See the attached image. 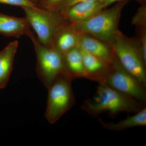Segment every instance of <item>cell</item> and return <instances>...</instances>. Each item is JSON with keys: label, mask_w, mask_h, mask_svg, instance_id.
Masks as SVG:
<instances>
[{"label": "cell", "mask_w": 146, "mask_h": 146, "mask_svg": "<svg viewBox=\"0 0 146 146\" xmlns=\"http://www.w3.org/2000/svg\"><path fill=\"white\" fill-rule=\"evenodd\" d=\"M146 104L104 84L99 83L94 96L84 101L81 109L94 117L106 112L115 117L121 112L138 113L146 107Z\"/></svg>", "instance_id": "1"}, {"label": "cell", "mask_w": 146, "mask_h": 146, "mask_svg": "<svg viewBox=\"0 0 146 146\" xmlns=\"http://www.w3.org/2000/svg\"><path fill=\"white\" fill-rule=\"evenodd\" d=\"M127 3L117 2L110 8H104L90 19L74 26L79 33L90 35L110 45L119 31L122 10Z\"/></svg>", "instance_id": "2"}, {"label": "cell", "mask_w": 146, "mask_h": 146, "mask_svg": "<svg viewBox=\"0 0 146 146\" xmlns=\"http://www.w3.org/2000/svg\"><path fill=\"white\" fill-rule=\"evenodd\" d=\"M73 80L62 71L48 89V100L45 117L48 122L58 121L75 104L72 86Z\"/></svg>", "instance_id": "3"}, {"label": "cell", "mask_w": 146, "mask_h": 146, "mask_svg": "<svg viewBox=\"0 0 146 146\" xmlns=\"http://www.w3.org/2000/svg\"><path fill=\"white\" fill-rule=\"evenodd\" d=\"M34 45L36 53V71L39 79L47 89L63 71V54L42 44L30 31L27 35Z\"/></svg>", "instance_id": "4"}, {"label": "cell", "mask_w": 146, "mask_h": 146, "mask_svg": "<svg viewBox=\"0 0 146 146\" xmlns=\"http://www.w3.org/2000/svg\"><path fill=\"white\" fill-rule=\"evenodd\" d=\"M100 83L146 103V87L123 68L116 56Z\"/></svg>", "instance_id": "5"}, {"label": "cell", "mask_w": 146, "mask_h": 146, "mask_svg": "<svg viewBox=\"0 0 146 146\" xmlns=\"http://www.w3.org/2000/svg\"><path fill=\"white\" fill-rule=\"evenodd\" d=\"M110 45L123 68L146 87V65L130 38L119 31Z\"/></svg>", "instance_id": "6"}, {"label": "cell", "mask_w": 146, "mask_h": 146, "mask_svg": "<svg viewBox=\"0 0 146 146\" xmlns=\"http://www.w3.org/2000/svg\"><path fill=\"white\" fill-rule=\"evenodd\" d=\"M25 18L37 35L38 41L49 47L53 35L57 27L67 21L62 15L54 11L43 9L38 7H22Z\"/></svg>", "instance_id": "7"}, {"label": "cell", "mask_w": 146, "mask_h": 146, "mask_svg": "<svg viewBox=\"0 0 146 146\" xmlns=\"http://www.w3.org/2000/svg\"><path fill=\"white\" fill-rule=\"evenodd\" d=\"M80 34L74 25L66 21L54 32L49 47L63 54L69 50L78 47Z\"/></svg>", "instance_id": "8"}, {"label": "cell", "mask_w": 146, "mask_h": 146, "mask_svg": "<svg viewBox=\"0 0 146 146\" xmlns=\"http://www.w3.org/2000/svg\"><path fill=\"white\" fill-rule=\"evenodd\" d=\"M78 47L107 63H112L115 57L111 45L89 34L80 33Z\"/></svg>", "instance_id": "9"}, {"label": "cell", "mask_w": 146, "mask_h": 146, "mask_svg": "<svg viewBox=\"0 0 146 146\" xmlns=\"http://www.w3.org/2000/svg\"><path fill=\"white\" fill-rule=\"evenodd\" d=\"M104 8V3L99 1L78 3L69 7L62 15L67 21L76 25L87 21Z\"/></svg>", "instance_id": "10"}, {"label": "cell", "mask_w": 146, "mask_h": 146, "mask_svg": "<svg viewBox=\"0 0 146 146\" xmlns=\"http://www.w3.org/2000/svg\"><path fill=\"white\" fill-rule=\"evenodd\" d=\"M80 50L83 57L85 78L99 83H101L107 74L111 63H107L93 55Z\"/></svg>", "instance_id": "11"}, {"label": "cell", "mask_w": 146, "mask_h": 146, "mask_svg": "<svg viewBox=\"0 0 146 146\" xmlns=\"http://www.w3.org/2000/svg\"><path fill=\"white\" fill-rule=\"evenodd\" d=\"M31 27L26 18L0 13V34L7 37H20L27 35Z\"/></svg>", "instance_id": "12"}, {"label": "cell", "mask_w": 146, "mask_h": 146, "mask_svg": "<svg viewBox=\"0 0 146 146\" xmlns=\"http://www.w3.org/2000/svg\"><path fill=\"white\" fill-rule=\"evenodd\" d=\"M63 71L72 79L85 78L83 57L78 47L69 50L63 54Z\"/></svg>", "instance_id": "13"}, {"label": "cell", "mask_w": 146, "mask_h": 146, "mask_svg": "<svg viewBox=\"0 0 146 146\" xmlns=\"http://www.w3.org/2000/svg\"><path fill=\"white\" fill-rule=\"evenodd\" d=\"M18 45V41L15 40L0 52V89L7 86Z\"/></svg>", "instance_id": "14"}, {"label": "cell", "mask_w": 146, "mask_h": 146, "mask_svg": "<svg viewBox=\"0 0 146 146\" xmlns=\"http://www.w3.org/2000/svg\"><path fill=\"white\" fill-rule=\"evenodd\" d=\"M135 114L116 123H106L99 117L98 120L104 129L112 131H122L135 127L146 126V107Z\"/></svg>", "instance_id": "15"}, {"label": "cell", "mask_w": 146, "mask_h": 146, "mask_svg": "<svg viewBox=\"0 0 146 146\" xmlns=\"http://www.w3.org/2000/svg\"><path fill=\"white\" fill-rule=\"evenodd\" d=\"M130 39L146 65V28L136 29V36Z\"/></svg>", "instance_id": "16"}, {"label": "cell", "mask_w": 146, "mask_h": 146, "mask_svg": "<svg viewBox=\"0 0 146 146\" xmlns=\"http://www.w3.org/2000/svg\"><path fill=\"white\" fill-rule=\"evenodd\" d=\"M141 6L138 7L137 12L131 20V25L136 29L146 28V1L140 3Z\"/></svg>", "instance_id": "17"}, {"label": "cell", "mask_w": 146, "mask_h": 146, "mask_svg": "<svg viewBox=\"0 0 146 146\" xmlns=\"http://www.w3.org/2000/svg\"><path fill=\"white\" fill-rule=\"evenodd\" d=\"M97 1L104 3L105 0H64L56 6L52 11L62 15L65 11L68 9L69 7L76 4L85 2Z\"/></svg>", "instance_id": "18"}, {"label": "cell", "mask_w": 146, "mask_h": 146, "mask_svg": "<svg viewBox=\"0 0 146 146\" xmlns=\"http://www.w3.org/2000/svg\"><path fill=\"white\" fill-rule=\"evenodd\" d=\"M0 3L9 5L18 6L21 7H33L37 6L36 3L31 0H0Z\"/></svg>", "instance_id": "19"}, {"label": "cell", "mask_w": 146, "mask_h": 146, "mask_svg": "<svg viewBox=\"0 0 146 146\" xmlns=\"http://www.w3.org/2000/svg\"><path fill=\"white\" fill-rule=\"evenodd\" d=\"M64 0H39L37 6L43 9L52 10L56 6Z\"/></svg>", "instance_id": "20"}, {"label": "cell", "mask_w": 146, "mask_h": 146, "mask_svg": "<svg viewBox=\"0 0 146 146\" xmlns=\"http://www.w3.org/2000/svg\"><path fill=\"white\" fill-rule=\"evenodd\" d=\"M128 1L129 0H105L104 4L105 7H107L108 6L115 2L121 1Z\"/></svg>", "instance_id": "21"}, {"label": "cell", "mask_w": 146, "mask_h": 146, "mask_svg": "<svg viewBox=\"0 0 146 146\" xmlns=\"http://www.w3.org/2000/svg\"><path fill=\"white\" fill-rule=\"evenodd\" d=\"M33 2L36 3V5L38 4V2H39V0H31Z\"/></svg>", "instance_id": "22"}]
</instances>
